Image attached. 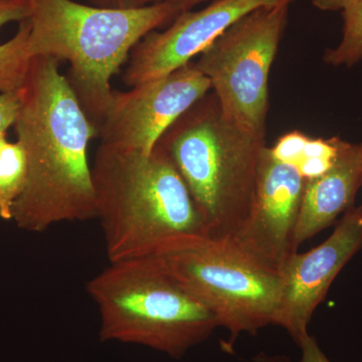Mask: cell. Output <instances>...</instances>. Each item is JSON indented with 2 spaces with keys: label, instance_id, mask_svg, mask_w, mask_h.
Here are the masks:
<instances>
[{
  "label": "cell",
  "instance_id": "1",
  "mask_svg": "<svg viewBox=\"0 0 362 362\" xmlns=\"http://www.w3.org/2000/svg\"><path fill=\"white\" fill-rule=\"evenodd\" d=\"M59 64L51 57L33 58L13 125L25 152L28 175L11 220L28 232L97 218L88 149L98 130Z\"/></svg>",
  "mask_w": 362,
  "mask_h": 362
},
{
  "label": "cell",
  "instance_id": "2",
  "mask_svg": "<svg viewBox=\"0 0 362 362\" xmlns=\"http://www.w3.org/2000/svg\"><path fill=\"white\" fill-rule=\"evenodd\" d=\"M92 175L110 263L158 257L209 237L185 181L157 145L144 153L100 143Z\"/></svg>",
  "mask_w": 362,
  "mask_h": 362
},
{
  "label": "cell",
  "instance_id": "3",
  "mask_svg": "<svg viewBox=\"0 0 362 362\" xmlns=\"http://www.w3.org/2000/svg\"><path fill=\"white\" fill-rule=\"evenodd\" d=\"M28 54L68 62L66 80L98 131L113 100L112 78L135 45L190 11L175 4L138 9L103 8L75 0H28Z\"/></svg>",
  "mask_w": 362,
  "mask_h": 362
},
{
  "label": "cell",
  "instance_id": "4",
  "mask_svg": "<svg viewBox=\"0 0 362 362\" xmlns=\"http://www.w3.org/2000/svg\"><path fill=\"white\" fill-rule=\"evenodd\" d=\"M156 145L185 181L209 238L235 237L254 209L266 134L233 123L211 93L181 115Z\"/></svg>",
  "mask_w": 362,
  "mask_h": 362
},
{
  "label": "cell",
  "instance_id": "5",
  "mask_svg": "<svg viewBox=\"0 0 362 362\" xmlns=\"http://www.w3.org/2000/svg\"><path fill=\"white\" fill-rule=\"evenodd\" d=\"M101 341L143 345L173 358L211 337L216 317L156 257L114 262L90 279Z\"/></svg>",
  "mask_w": 362,
  "mask_h": 362
},
{
  "label": "cell",
  "instance_id": "6",
  "mask_svg": "<svg viewBox=\"0 0 362 362\" xmlns=\"http://www.w3.org/2000/svg\"><path fill=\"white\" fill-rule=\"evenodd\" d=\"M228 331L221 349L233 354L240 334L276 325L282 278L240 251L230 240H188L156 257Z\"/></svg>",
  "mask_w": 362,
  "mask_h": 362
},
{
  "label": "cell",
  "instance_id": "7",
  "mask_svg": "<svg viewBox=\"0 0 362 362\" xmlns=\"http://www.w3.org/2000/svg\"><path fill=\"white\" fill-rule=\"evenodd\" d=\"M289 9V4L255 9L221 33L194 63L211 82L223 113L257 134H266L269 78Z\"/></svg>",
  "mask_w": 362,
  "mask_h": 362
},
{
  "label": "cell",
  "instance_id": "8",
  "mask_svg": "<svg viewBox=\"0 0 362 362\" xmlns=\"http://www.w3.org/2000/svg\"><path fill=\"white\" fill-rule=\"evenodd\" d=\"M211 90L209 78L189 63L128 92L114 90L98 131L100 143L150 153L166 130Z\"/></svg>",
  "mask_w": 362,
  "mask_h": 362
},
{
  "label": "cell",
  "instance_id": "9",
  "mask_svg": "<svg viewBox=\"0 0 362 362\" xmlns=\"http://www.w3.org/2000/svg\"><path fill=\"white\" fill-rule=\"evenodd\" d=\"M304 176L266 146L259 159L254 209L246 225L228 240L259 265L280 274L298 252L295 230L303 199Z\"/></svg>",
  "mask_w": 362,
  "mask_h": 362
},
{
  "label": "cell",
  "instance_id": "10",
  "mask_svg": "<svg viewBox=\"0 0 362 362\" xmlns=\"http://www.w3.org/2000/svg\"><path fill=\"white\" fill-rule=\"evenodd\" d=\"M296 0H213L199 11H183L165 30H154L131 52L123 74L127 87L163 77L192 63L214 40L243 16L263 6Z\"/></svg>",
  "mask_w": 362,
  "mask_h": 362
},
{
  "label": "cell",
  "instance_id": "11",
  "mask_svg": "<svg viewBox=\"0 0 362 362\" xmlns=\"http://www.w3.org/2000/svg\"><path fill=\"white\" fill-rule=\"evenodd\" d=\"M362 249V204L349 209L334 232L309 252H296L281 270L282 291L276 325L297 345L306 337L312 316L340 271Z\"/></svg>",
  "mask_w": 362,
  "mask_h": 362
},
{
  "label": "cell",
  "instance_id": "12",
  "mask_svg": "<svg viewBox=\"0 0 362 362\" xmlns=\"http://www.w3.org/2000/svg\"><path fill=\"white\" fill-rule=\"evenodd\" d=\"M362 187V144L345 142L332 168L305 183L296 230L297 249L351 209Z\"/></svg>",
  "mask_w": 362,
  "mask_h": 362
},
{
  "label": "cell",
  "instance_id": "13",
  "mask_svg": "<svg viewBox=\"0 0 362 362\" xmlns=\"http://www.w3.org/2000/svg\"><path fill=\"white\" fill-rule=\"evenodd\" d=\"M18 23L16 35L0 45V94L23 90L32 65L33 58L28 51L30 21L26 18Z\"/></svg>",
  "mask_w": 362,
  "mask_h": 362
},
{
  "label": "cell",
  "instance_id": "14",
  "mask_svg": "<svg viewBox=\"0 0 362 362\" xmlns=\"http://www.w3.org/2000/svg\"><path fill=\"white\" fill-rule=\"evenodd\" d=\"M28 163L23 146L4 137L0 142V218L11 220L14 204L25 187Z\"/></svg>",
  "mask_w": 362,
  "mask_h": 362
},
{
  "label": "cell",
  "instance_id": "15",
  "mask_svg": "<svg viewBox=\"0 0 362 362\" xmlns=\"http://www.w3.org/2000/svg\"><path fill=\"white\" fill-rule=\"evenodd\" d=\"M341 11L342 39L326 49L323 61L332 66H352L362 61V0H354Z\"/></svg>",
  "mask_w": 362,
  "mask_h": 362
},
{
  "label": "cell",
  "instance_id": "16",
  "mask_svg": "<svg viewBox=\"0 0 362 362\" xmlns=\"http://www.w3.org/2000/svg\"><path fill=\"white\" fill-rule=\"evenodd\" d=\"M301 349L302 356L300 361L297 362H331L325 354L319 347L315 338L310 334L303 338L301 342L298 344ZM254 362H293L291 359L284 356H269V354L261 352L258 356L252 358Z\"/></svg>",
  "mask_w": 362,
  "mask_h": 362
},
{
  "label": "cell",
  "instance_id": "17",
  "mask_svg": "<svg viewBox=\"0 0 362 362\" xmlns=\"http://www.w3.org/2000/svg\"><path fill=\"white\" fill-rule=\"evenodd\" d=\"M90 6L111 9H138L154 4H175L192 9L197 4H204L213 0H86Z\"/></svg>",
  "mask_w": 362,
  "mask_h": 362
},
{
  "label": "cell",
  "instance_id": "18",
  "mask_svg": "<svg viewBox=\"0 0 362 362\" xmlns=\"http://www.w3.org/2000/svg\"><path fill=\"white\" fill-rule=\"evenodd\" d=\"M21 103V90L0 94V134L6 133L16 123Z\"/></svg>",
  "mask_w": 362,
  "mask_h": 362
},
{
  "label": "cell",
  "instance_id": "19",
  "mask_svg": "<svg viewBox=\"0 0 362 362\" xmlns=\"http://www.w3.org/2000/svg\"><path fill=\"white\" fill-rule=\"evenodd\" d=\"M28 16V0H0V28L11 23H21Z\"/></svg>",
  "mask_w": 362,
  "mask_h": 362
},
{
  "label": "cell",
  "instance_id": "20",
  "mask_svg": "<svg viewBox=\"0 0 362 362\" xmlns=\"http://www.w3.org/2000/svg\"><path fill=\"white\" fill-rule=\"evenodd\" d=\"M354 1V0H311L313 6L322 11H342Z\"/></svg>",
  "mask_w": 362,
  "mask_h": 362
},
{
  "label": "cell",
  "instance_id": "21",
  "mask_svg": "<svg viewBox=\"0 0 362 362\" xmlns=\"http://www.w3.org/2000/svg\"><path fill=\"white\" fill-rule=\"evenodd\" d=\"M361 144H362V143H361Z\"/></svg>",
  "mask_w": 362,
  "mask_h": 362
}]
</instances>
